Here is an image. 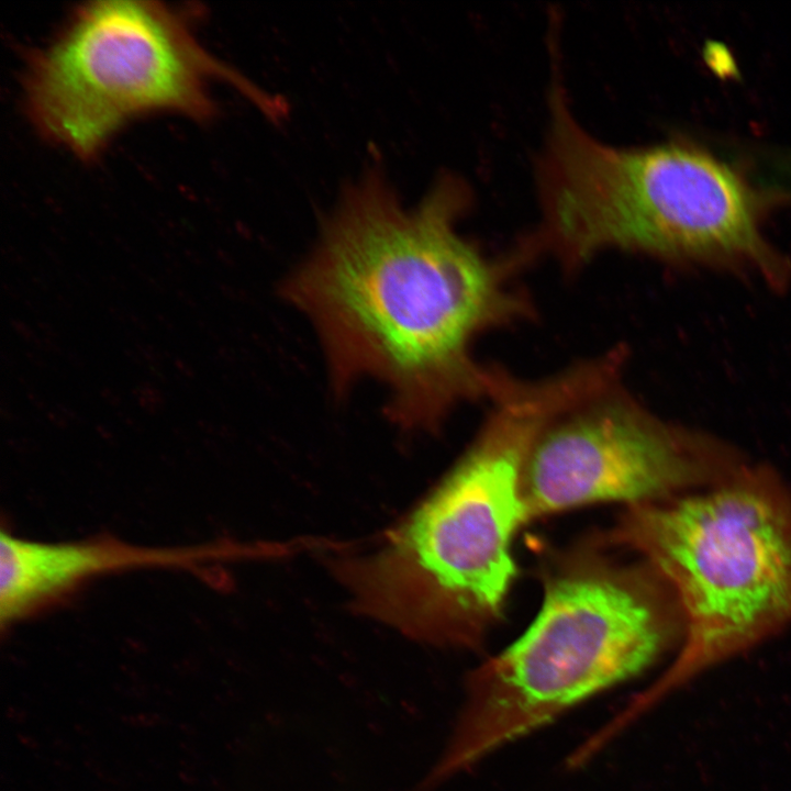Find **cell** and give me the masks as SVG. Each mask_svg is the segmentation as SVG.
Listing matches in <instances>:
<instances>
[{"instance_id":"1","label":"cell","mask_w":791,"mask_h":791,"mask_svg":"<svg viewBox=\"0 0 791 791\" xmlns=\"http://www.w3.org/2000/svg\"><path fill=\"white\" fill-rule=\"evenodd\" d=\"M466 185L441 177L414 207L369 170L324 219L316 245L282 294L316 330L336 393L360 378L389 389L386 413L433 430L461 400L493 399L508 378L480 367L471 343L525 305L500 265L457 231Z\"/></svg>"},{"instance_id":"6","label":"cell","mask_w":791,"mask_h":791,"mask_svg":"<svg viewBox=\"0 0 791 791\" xmlns=\"http://www.w3.org/2000/svg\"><path fill=\"white\" fill-rule=\"evenodd\" d=\"M213 77L233 83L261 110L271 102L202 47L182 12L155 1H93L32 55L26 103L47 138L89 159L137 115L210 118Z\"/></svg>"},{"instance_id":"4","label":"cell","mask_w":791,"mask_h":791,"mask_svg":"<svg viewBox=\"0 0 791 791\" xmlns=\"http://www.w3.org/2000/svg\"><path fill=\"white\" fill-rule=\"evenodd\" d=\"M603 534L656 569L682 617L675 659L625 709L630 721L791 627V488L767 467L628 506Z\"/></svg>"},{"instance_id":"3","label":"cell","mask_w":791,"mask_h":791,"mask_svg":"<svg viewBox=\"0 0 791 791\" xmlns=\"http://www.w3.org/2000/svg\"><path fill=\"white\" fill-rule=\"evenodd\" d=\"M611 550L600 534L546 558L537 616L517 640L468 676L464 708L426 776L430 786L679 647L682 617L667 582L635 554L627 561Z\"/></svg>"},{"instance_id":"2","label":"cell","mask_w":791,"mask_h":791,"mask_svg":"<svg viewBox=\"0 0 791 791\" xmlns=\"http://www.w3.org/2000/svg\"><path fill=\"white\" fill-rule=\"evenodd\" d=\"M495 401L465 454L378 548L334 565L360 613L417 642L481 646L516 576L512 543L527 522L522 467L564 400L544 381Z\"/></svg>"},{"instance_id":"5","label":"cell","mask_w":791,"mask_h":791,"mask_svg":"<svg viewBox=\"0 0 791 791\" xmlns=\"http://www.w3.org/2000/svg\"><path fill=\"white\" fill-rule=\"evenodd\" d=\"M537 165L542 239L569 265L604 249L665 257L766 255L751 194L710 155L676 144L619 147L587 132L562 88Z\"/></svg>"},{"instance_id":"9","label":"cell","mask_w":791,"mask_h":791,"mask_svg":"<svg viewBox=\"0 0 791 791\" xmlns=\"http://www.w3.org/2000/svg\"><path fill=\"white\" fill-rule=\"evenodd\" d=\"M788 167H790V168H791V159H790V163L788 164Z\"/></svg>"},{"instance_id":"8","label":"cell","mask_w":791,"mask_h":791,"mask_svg":"<svg viewBox=\"0 0 791 791\" xmlns=\"http://www.w3.org/2000/svg\"><path fill=\"white\" fill-rule=\"evenodd\" d=\"M227 552L214 545L147 547L114 538L48 543L1 533L0 620L10 626L102 575L152 567L197 568Z\"/></svg>"},{"instance_id":"7","label":"cell","mask_w":791,"mask_h":791,"mask_svg":"<svg viewBox=\"0 0 791 791\" xmlns=\"http://www.w3.org/2000/svg\"><path fill=\"white\" fill-rule=\"evenodd\" d=\"M606 391L557 415L535 437L520 480L527 522L592 503L662 501L714 486L743 467Z\"/></svg>"}]
</instances>
